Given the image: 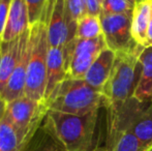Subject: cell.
Here are the masks:
<instances>
[{"label":"cell","mask_w":152,"mask_h":151,"mask_svg":"<svg viewBox=\"0 0 152 151\" xmlns=\"http://www.w3.org/2000/svg\"><path fill=\"white\" fill-rule=\"evenodd\" d=\"M98 111L74 115L49 110L45 121L66 151H92Z\"/></svg>","instance_id":"cell-1"},{"label":"cell","mask_w":152,"mask_h":151,"mask_svg":"<svg viewBox=\"0 0 152 151\" xmlns=\"http://www.w3.org/2000/svg\"><path fill=\"white\" fill-rule=\"evenodd\" d=\"M46 104L51 111L86 115L99 110L104 105V96L84 79L66 78L53 91Z\"/></svg>","instance_id":"cell-2"},{"label":"cell","mask_w":152,"mask_h":151,"mask_svg":"<svg viewBox=\"0 0 152 151\" xmlns=\"http://www.w3.org/2000/svg\"><path fill=\"white\" fill-rule=\"evenodd\" d=\"M30 58L27 71L25 96L38 101H45L47 86V71H48V56L50 51V42L48 37L46 21L30 26L29 35Z\"/></svg>","instance_id":"cell-3"},{"label":"cell","mask_w":152,"mask_h":151,"mask_svg":"<svg viewBox=\"0 0 152 151\" xmlns=\"http://www.w3.org/2000/svg\"><path fill=\"white\" fill-rule=\"evenodd\" d=\"M144 48L132 53L116 54L110 77L102 89L104 106L134 97L141 76L140 55Z\"/></svg>","instance_id":"cell-4"},{"label":"cell","mask_w":152,"mask_h":151,"mask_svg":"<svg viewBox=\"0 0 152 151\" xmlns=\"http://www.w3.org/2000/svg\"><path fill=\"white\" fill-rule=\"evenodd\" d=\"M106 48L104 35L93 39H80L75 37L64 47L66 78L84 79L92 63Z\"/></svg>","instance_id":"cell-5"},{"label":"cell","mask_w":152,"mask_h":151,"mask_svg":"<svg viewBox=\"0 0 152 151\" xmlns=\"http://www.w3.org/2000/svg\"><path fill=\"white\" fill-rule=\"evenodd\" d=\"M48 111L46 103L23 95L8 103L5 116L16 126L20 135L27 140L42 124Z\"/></svg>","instance_id":"cell-6"},{"label":"cell","mask_w":152,"mask_h":151,"mask_svg":"<svg viewBox=\"0 0 152 151\" xmlns=\"http://www.w3.org/2000/svg\"><path fill=\"white\" fill-rule=\"evenodd\" d=\"M132 14H100L102 35L107 48L115 54L132 53L143 46L137 44L132 33Z\"/></svg>","instance_id":"cell-7"},{"label":"cell","mask_w":152,"mask_h":151,"mask_svg":"<svg viewBox=\"0 0 152 151\" xmlns=\"http://www.w3.org/2000/svg\"><path fill=\"white\" fill-rule=\"evenodd\" d=\"M150 101H141L136 97H130L126 101H117L106 106L108 109L107 144L111 143L123 131L132 128L134 121Z\"/></svg>","instance_id":"cell-8"},{"label":"cell","mask_w":152,"mask_h":151,"mask_svg":"<svg viewBox=\"0 0 152 151\" xmlns=\"http://www.w3.org/2000/svg\"><path fill=\"white\" fill-rule=\"evenodd\" d=\"M46 21L50 47L64 48L76 36L68 20L65 0H48Z\"/></svg>","instance_id":"cell-9"},{"label":"cell","mask_w":152,"mask_h":151,"mask_svg":"<svg viewBox=\"0 0 152 151\" xmlns=\"http://www.w3.org/2000/svg\"><path fill=\"white\" fill-rule=\"evenodd\" d=\"M30 28L10 42H0V92L3 91L29 40Z\"/></svg>","instance_id":"cell-10"},{"label":"cell","mask_w":152,"mask_h":151,"mask_svg":"<svg viewBox=\"0 0 152 151\" xmlns=\"http://www.w3.org/2000/svg\"><path fill=\"white\" fill-rule=\"evenodd\" d=\"M30 28L29 14L25 0H12L5 28L0 42H10Z\"/></svg>","instance_id":"cell-11"},{"label":"cell","mask_w":152,"mask_h":151,"mask_svg":"<svg viewBox=\"0 0 152 151\" xmlns=\"http://www.w3.org/2000/svg\"><path fill=\"white\" fill-rule=\"evenodd\" d=\"M29 58H30V44H29L28 40V44H27L16 69L12 71L5 88L1 92L2 96L7 103H10L25 94Z\"/></svg>","instance_id":"cell-12"},{"label":"cell","mask_w":152,"mask_h":151,"mask_svg":"<svg viewBox=\"0 0 152 151\" xmlns=\"http://www.w3.org/2000/svg\"><path fill=\"white\" fill-rule=\"evenodd\" d=\"M66 79V57L64 48L50 47L48 56V71L45 101L50 97L53 91Z\"/></svg>","instance_id":"cell-13"},{"label":"cell","mask_w":152,"mask_h":151,"mask_svg":"<svg viewBox=\"0 0 152 151\" xmlns=\"http://www.w3.org/2000/svg\"><path fill=\"white\" fill-rule=\"evenodd\" d=\"M116 54L112 50L106 48L95 59L88 69L84 80L94 89L100 91L106 85L115 62Z\"/></svg>","instance_id":"cell-14"},{"label":"cell","mask_w":152,"mask_h":151,"mask_svg":"<svg viewBox=\"0 0 152 151\" xmlns=\"http://www.w3.org/2000/svg\"><path fill=\"white\" fill-rule=\"evenodd\" d=\"M152 16V0H138L132 15V33L137 44L147 47V31Z\"/></svg>","instance_id":"cell-15"},{"label":"cell","mask_w":152,"mask_h":151,"mask_svg":"<svg viewBox=\"0 0 152 151\" xmlns=\"http://www.w3.org/2000/svg\"><path fill=\"white\" fill-rule=\"evenodd\" d=\"M21 151H66V149L44 120Z\"/></svg>","instance_id":"cell-16"},{"label":"cell","mask_w":152,"mask_h":151,"mask_svg":"<svg viewBox=\"0 0 152 151\" xmlns=\"http://www.w3.org/2000/svg\"><path fill=\"white\" fill-rule=\"evenodd\" d=\"M141 76L134 97L141 101H152V47H146L140 55Z\"/></svg>","instance_id":"cell-17"},{"label":"cell","mask_w":152,"mask_h":151,"mask_svg":"<svg viewBox=\"0 0 152 151\" xmlns=\"http://www.w3.org/2000/svg\"><path fill=\"white\" fill-rule=\"evenodd\" d=\"M28 141L6 116L0 120V151H21Z\"/></svg>","instance_id":"cell-18"},{"label":"cell","mask_w":152,"mask_h":151,"mask_svg":"<svg viewBox=\"0 0 152 151\" xmlns=\"http://www.w3.org/2000/svg\"><path fill=\"white\" fill-rule=\"evenodd\" d=\"M130 131L147 148H152V101L141 112L132 125Z\"/></svg>","instance_id":"cell-19"},{"label":"cell","mask_w":152,"mask_h":151,"mask_svg":"<svg viewBox=\"0 0 152 151\" xmlns=\"http://www.w3.org/2000/svg\"><path fill=\"white\" fill-rule=\"evenodd\" d=\"M102 35V21L99 16L85 14L77 22L76 38L93 39Z\"/></svg>","instance_id":"cell-20"},{"label":"cell","mask_w":152,"mask_h":151,"mask_svg":"<svg viewBox=\"0 0 152 151\" xmlns=\"http://www.w3.org/2000/svg\"><path fill=\"white\" fill-rule=\"evenodd\" d=\"M107 148L109 151H149L151 149L143 145L130 129L117 136L111 143L107 144Z\"/></svg>","instance_id":"cell-21"},{"label":"cell","mask_w":152,"mask_h":151,"mask_svg":"<svg viewBox=\"0 0 152 151\" xmlns=\"http://www.w3.org/2000/svg\"><path fill=\"white\" fill-rule=\"evenodd\" d=\"M132 9H134V4L130 3L128 0H102V14H132Z\"/></svg>","instance_id":"cell-22"},{"label":"cell","mask_w":152,"mask_h":151,"mask_svg":"<svg viewBox=\"0 0 152 151\" xmlns=\"http://www.w3.org/2000/svg\"><path fill=\"white\" fill-rule=\"evenodd\" d=\"M66 10H67L68 20L72 31L76 34V27L78 20L86 14L85 8V0H65ZM76 37V36H75Z\"/></svg>","instance_id":"cell-23"},{"label":"cell","mask_w":152,"mask_h":151,"mask_svg":"<svg viewBox=\"0 0 152 151\" xmlns=\"http://www.w3.org/2000/svg\"><path fill=\"white\" fill-rule=\"evenodd\" d=\"M25 1L28 8L29 22L31 26L44 19L48 5V0H25Z\"/></svg>","instance_id":"cell-24"},{"label":"cell","mask_w":152,"mask_h":151,"mask_svg":"<svg viewBox=\"0 0 152 151\" xmlns=\"http://www.w3.org/2000/svg\"><path fill=\"white\" fill-rule=\"evenodd\" d=\"M12 0H0V38L3 34Z\"/></svg>","instance_id":"cell-25"},{"label":"cell","mask_w":152,"mask_h":151,"mask_svg":"<svg viewBox=\"0 0 152 151\" xmlns=\"http://www.w3.org/2000/svg\"><path fill=\"white\" fill-rule=\"evenodd\" d=\"M86 14L100 16L102 14V0H85Z\"/></svg>","instance_id":"cell-26"},{"label":"cell","mask_w":152,"mask_h":151,"mask_svg":"<svg viewBox=\"0 0 152 151\" xmlns=\"http://www.w3.org/2000/svg\"><path fill=\"white\" fill-rule=\"evenodd\" d=\"M7 105H8V103L4 99V97L2 96L1 92H0V120L5 116Z\"/></svg>","instance_id":"cell-27"},{"label":"cell","mask_w":152,"mask_h":151,"mask_svg":"<svg viewBox=\"0 0 152 151\" xmlns=\"http://www.w3.org/2000/svg\"><path fill=\"white\" fill-rule=\"evenodd\" d=\"M147 47H152V16L149 23L148 31H147Z\"/></svg>","instance_id":"cell-28"},{"label":"cell","mask_w":152,"mask_h":151,"mask_svg":"<svg viewBox=\"0 0 152 151\" xmlns=\"http://www.w3.org/2000/svg\"><path fill=\"white\" fill-rule=\"evenodd\" d=\"M92 151H109V150L107 147H96V148H94Z\"/></svg>","instance_id":"cell-29"},{"label":"cell","mask_w":152,"mask_h":151,"mask_svg":"<svg viewBox=\"0 0 152 151\" xmlns=\"http://www.w3.org/2000/svg\"><path fill=\"white\" fill-rule=\"evenodd\" d=\"M128 1H129L130 3H132V4H134V3H136V2L138 1V0H128Z\"/></svg>","instance_id":"cell-30"},{"label":"cell","mask_w":152,"mask_h":151,"mask_svg":"<svg viewBox=\"0 0 152 151\" xmlns=\"http://www.w3.org/2000/svg\"><path fill=\"white\" fill-rule=\"evenodd\" d=\"M149 151H152V148H151V149H150V150H149Z\"/></svg>","instance_id":"cell-31"},{"label":"cell","mask_w":152,"mask_h":151,"mask_svg":"<svg viewBox=\"0 0 152 151\" xmlns=\"http://www.w3.org/2000/svg\"></svg>","instance_id":"cell-32"}]
</instances>
